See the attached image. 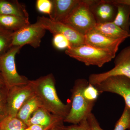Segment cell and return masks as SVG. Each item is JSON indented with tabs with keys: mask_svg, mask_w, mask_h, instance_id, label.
<instances>
[{
	"mask_svg": "<svg viewBox=\"0 0 130 130\" xmlns=\"http://www.w3.org/2000/svg\"><path fill=\"white\" fill-rule=\"evenodd\" d=\"M29 83L42 106L64 120L70 112L71 103L65 104L59 98L53 75L48 74L35 80H30Z\"/></svg>",
	"mask_w": 130,
	"mask_h": 130,
	"instance_id": "1",
	"label": "cell"
},
{
	"mask_svg": "<svg viewBox=\"0 0 130 130\" xmlns=\"http://www.w3.org/2000/svg\"><path fill=\"white\" fill-rule=\"evenodd\" d=\"M89 83L85 79H77L71 90V107L70 112L64 122L77 124L85 119L92 111L94 104L89 102L83 93L84 89Z\"/></svg>",
	"mask_w": 130,
	"mask_h": 130,
	"instance_id": "2",
	"label": "cell"
},
{
	"mask_svg": "<svg viewBox=\"0 0 130 130\" xmlns=\"http://www.w3.org/2000/svg\"><path fill=\"white\" fill-rule=\"evenodd\" d=\"M65 53L86 66H94L99 67H102L116 56V54L111 51L86 44L72 47L66 50Z\"/></svg>",
	"mask_w": 130,
	"mask_h": 130,
	"instance_id": "3",
	"label": "cell"
},
{
	"mask_svg": "<svg viewBox=\"0 0 130 130\" xmlns=\"http://www.w3.org/2000/svg\"><path fill=\"white\" fill-rule=\"evenodd\" d=\"M93 0H81L63 23L85 36L93 29L96 22L91 11Z\"/></svg>",
	"mask_w": 130,
	"mask_h": 130,
	"instance_id": "4",
	"label": "cell"
},
{
	"mask_svg": "<svg viewBox=\"0 0 130 130\" xmlns=\"http://www.w3.org/2000/svg\"><path fill=\"white\" fill-rule=\"evenodd\" d=\"M21 48L11 47L0 57V72L8 89L14 86L27 84L29 82L30 80L26 77L19 74L16 70L15 57Z\"/></svg>",
	"mask_w": 130,
	"mask_h": 130,
	"instance_id": "5",
	"label": "cell"
},
{
	"mask_svg": "<svg viewBox=\"0 0 130 130\" xmlns=\"http://www.w3.org/2000/svg\"><path fill=\"white\" fill-rule=\"evenodd\" d=\"M115 58V67L112 69L106 72L90 74L89 83L95 85L114 76H124L130 79V45L123 49Z\"/></svg>",
	"mask_w": 130,
	"mask_h": 130,
	"instance_id": "6",
	"label": "cell"
},
{
	"mask_svg": "<svg viewBox=\"0 0 130 130\" xmlns=\"http://www.w3.org/2000/svg\"><path fill=\"white\" fill-rule=\"evenodd\" d=\"M36 22L53 35L61 34L64 36L70 41L72 47L85 44V36L63 22L53 21L44 16L38 17Z\"/></svg>",
	"mask_w": 130,
	"mask_h": 130,
	"instance_id": "7",
	"label": "cell"
},
{
	"mask_svg": "<svg viewBox=\"0 0 130 130\" xmlns=\"http://www.w3.org/2000/svg\"><path fill=\"white\" fill-rule=\"evenodd\" d=\"M46 30L36 22L13 32L11 47H23L28 44L34 48L40 46Z\"/></svg>",
	"mask_w": 130,
	"mask_h": 130,
	"instance_id": "8",
	"label": "cell"
},
{
	"mask_svg": "<svg viewBox=\"0 0 130 130\" xmlns=\"http://www.w3.org/2000/svg\"><path fill=\"white\" fill-rule=\"evenodd\" d=\"M101 93L109 92L118 94L124 98L125 105L130 109V79L124 76L107 78L94 85Z\"/></svg>",
	"mask_w": 130,
	"mask_h": 130,
	"instance_id": "9",
	"label": "cell"
},
{
	"mask_svg": "<svg viewBox=\"0 0 130 130\" xmlns=\"http://www.w3.org/2000/svg\"><path fill=\"white\" fill-rule=\"evenodd\" d=\"M35 95L29 83L26 85L14 86L8 89V116L16 117L19 110L25 102Z\"/></svg>",
	"mask_w": 130,
	"mask_h": 130,
	"instance_id": "10",
	"label": "cell"
},
{
	"mask_svg": "<svg viewBox=\"0 0 130 130\" xmlns=\"http://www.w3.org/2000/svg\"><path fill=\"white\" fill-rule=\"evenodd\" d=\"M90 8L96 23L113 22L117 8L112 0H93Z\"/></svg>",
	"mask_w": 130,
	"mask_h": 130,
	"instance_id": "11",
	"label": "cell"
},
{
	"mask_svg": "<svg viewBox=\"0 0 130 130\" xmlns=\"http://www.w3.org/2000/svg\"><path fill=\"white\" fill-rule=\"evenodd\" d=\"M125 39H112L93 30L85 35V44L111 51L116 54L120 45Z\"/></svg>",
	"mask_w": 130,
	"mask_h": 130,
	"instance_id": "12",
	"label": "cell"
},
{
	"mask_svg": "<svg viewBox=\"0 0 130 130\" xmlns=\"http://www.w3.org/2000/svg\"><path fill=\"white\" fill-rule=\"evenodd\" d=\"M64 121V119L59 116L51 114L43 107H41L37 109L27 122V126L33 125L41 126L48 130L57 123Z\"/></svg>",
	"mask_w": 130,
	"mask_h": 130,
	"instance_id": "13",
	"label": "cell"
},
{
	"mask_svg": "<svg viewBox=\"0 0 130 130\" xmlns=\"http://www.w3.org/2000/svg\"><path fill=\"white\" fill-rule=\"evenodd\" d=\"M53 8L49 18L56 22H63L81 0H51Z\"/></svg>",
	"mask_w": 130,
	"mask_h": 130,
	"instance_id": "14",
	"label": "cell"
},
{
	"mask_svg": "<svg viewBox=\"0 0 130 130\" xmlns=\"http://www.w3.org/2000/svg\"><path fill=\"white\" fill-rule=\"evenodd\" d=\"M93 30L112 39H125L130 37V33L123 30L113 22L96 23Z\"/></svg>",
	"mask_w": 130,
	"mask_h": 130,
	"instance_id": "15",
	"label": "cell"
},
{
	"mask_svg": "<svg viewBox=\"0 0 130 130\" xmlns=\"http://www.w3.org/2000/svg\"><path fill=\"white\" fill-rule=\"evenodd\" d=\"M0 15H11L29 18L25 6L18 1L0 0Z\"/></svg>",
	"mask_w": 130,
	"mask_h": 130,
	"instance_id": "16",
	"label": "cell"
},
{
	"mask_svg": "<svg viewBox=\"0 0 130 130\" xmlns=\"http://www.w3.org/2000/svg\"><path fill=\"white\" fill-rule=\"evenodd\" d=\"M30 24L29 18L11 15H0V26L6 30L16 32Z\"/></svg>",
	"mask_w": 130,
	"mask_h": 130,
	"instance_id": "17",
	"label": "cell"
},
{
	"mask_svg": "<svg viewBox=\"0 0 130 130\" xmlns=\"http://www.w3.org/2000/svg\"><path fill=\"white\" fill-rule=\"evenodd\" d=\"M41 107H43L41 103L35 95L25 102L18 112L16 117L26 125L32 114Z\"/></svg>",
	"mask_w": 130,
	"mask_h": 130,
	"instance_id": "18",
	"label": "cell"
},
{
	"mask_svg": "<svg viewBox=\"0 0 130 130\" xmlns=\"http://www.w3.org/2000/svg\"><path fill=\"white\" fill-rule=\"evenodd\" d=\"M114 3L117 6V11L113 22L123 30L130 33V6Z\"/></svg>",
	"mask_w": 130,
	"mask_h": 130,
	"instance_id": "19",
	"label": "cell"
},
{
	"mask_svg": "<svg viewBox=\"0 0 130 130\" xmlns=\"http://www.w3.org/2000/svg\"><path fill=\"white\" fill-rule=\"evenodd\" d=\"M27 127L16 117L7 116L0 121L1 130H25Z\"/></svg>",
	"mask_w": 130,
	"mask_h": 130,
	"instance_id": "20",
	"label": "cell"
},
{
	"mask_svg": "<svg viewBox=\"0 0 130 130\" xmlns=\"http://www.w3.org/2000/svg\"><path fill=\"white\" fill-rule=\"evenodd\" d=\"M13 33L5 29L0 31V57L11 48Z\"/></svg>",
	"mask_w": 130,
	"mask_h": 130,
	"instance_id": "21",
	"label": "cell"
},
{
	"mask_svg": "<svg viewBox=\"0 0 130 130\" xmlns=\"http://www.w3.org/2000/svg\"><path fill=\"white\" fill-rule=\"evenodd\" d=\"M130 126V109L125 105L120 118L116 122L113 130H126Z\"/></svg>",
	"mask_w": 130,
	"mask_h": 130,
	"instance_id": "22",
	"label": "cell"
},
{
	"mask_svg": "<svg viewBox=\"0 0 130 130\" xmlns=\"http://www.w3.org/2000/svg\"><path fill=\"white\" fill-rule=\"evenodd\" d=\"M53 43L55 47L59 50H66L72 47L70 41L66 37L61 34L53 35Z\"/></svg>",
	"mask_w": 130,
	"mask_h": 130,
	"instance_id": "23",
	"label": "cell"
},
{
	"mask_svg": "<svg viewBox=\"0 0 130 130\" xmlns=\"http://www.w3.org/2000/svg\"><path fill=\"white\" fill-rule=\"evenodd\" d=\"M8 89L6 87L0 88V121L8 116Z\"/></svg>",
	"mask_w": 130,
	"mask_h": 130,
	"instance_id": "24",
	"label": "cell"
},
{
	"mask_svg": "<svg viewBox=\"0 0 130 130\" xmlns=\"http://www.w3.org/2000/svg\"><path fill=\"white\" fill-rule=\"evenodd\" d=\"M83 93L86 100L94 104L95 103L100 94L96 88L89 83L84 89Z\"/></svg>",
	"mask_w": 130,
	"mask_h": 130,
	"instance_id": "25",
	"label": "cell"
},
{
	"mask_svg": "<svg viewBox=\"0 0 130 130\" xmlns=\"http://www.w3.org/2000/svg\"><path fill=\"white\" fill-rule=\"evenodd\" d=\"M36 6L38 11L49 16L53 8V3L51 0H37Z\"/></svg>",
	"mask_w": 130,
	"mask_h": 130,
	"instance_id": "26",
	"label": "cell"
},
{
	"mask_svg": "<svg viewBox=\"0 0 130 130\" xmlns=\"http://www.w3.org/2000/svg\"><path fill=\"white\" fill-rule=\"evenodd\" d=\"M66 128L68 130H91L87 118L82 120L78 124L66 126Z\"/></svg>",
	"mask_w": 130,
	"mask_h": 130,
	"instance_id": "27",
	"label": "cell"
},
{
	"mask_svg": "<svg viewBox=\"0 0 130 130\" xmlns=\"http://www.w3.org/2000/svg\"><path fill=\"white\" fill-rule=\"evenodd\" d=\"M91 130H104L101 128L100 124L95 116L91 113L87 118Z\"/></svg>",
	"mask_w": 130,
	"mask_h": 130,
	"instance_id": "28",
	"label": "cell"
},
{
	"mask_svg": "<svg viewBox=\"0 0 130 130\" xmlns=\"http://www.w3.org/2000/svg\"><path fill=\"white\" fill-rule=\"evenodd\" d=\"M64 121L59 122L54 125L50 130H68L66 126L64 125Z\"/></svg>",
	"mask_w": 130,
	"mask_h": 130,
	"instance_id": "29",
	"label": "cell"
},
{
	"mask_svg": "<svg viewBox=\"0 0 130 130\" xmlns=\"http://www.w3.org/2000/svg\"><path fill=\"white\" fill-rule=\"evenodd\" d=\"M25 130H48L44 127L41 126L33 125L28 126Z\"/></svg>",
	"mask_w": 130,
	"mask_h": 130,
	"instance_id": "30",
	"label": "cell"
},
{
	"mask_svg": "<svg viewBox=\"0 0 130 130\" xmlns=\"http://www.w3.org/2000/svg\"><path fill=\"white\" fill-rule=\"evenodd\" d=\"M115 3L124 4L130 6V0H112Z\"/></svg>",
	"mask_w": 130,
	"mask_h": 130,
	"instance_id": "31",
	"label": "cell"
},
{
	"mask_svg": "<svg viewBox=\"0 0 130 130\" xmlns=\"http://www.w3.org/2000/svg\"><path fill=\"white\" fill-rule=\"evenodd\" d=\"M6 87L5 82H4V80H3L2 74L0 72V88H3V87Z\"/></svg>",
	"mask_w": 130,
	"mask_h": 130,
	"instance_id": "32",
	"label": "cell"
},
{
	"mask_svg": "<svg viewBox=\"0 0 130 130\" xmlns=\"http://www.w3.org/2000/svg\"><path fill=\"white\" fill-rule=\"evenodd\" d=\"M5 29H3L2 28L1 26H0V31L2 30H3Z\"/></svg>",
	"mask_w": 130,
	"mask_h": 130,
	"instance_id": "33",
	"label": "cell"
},
{
	"mask_svg": "<svg viewBox=\"0 0 130 130\" xmlns=\"http://www.w3.org/2000/svg\"><path fill=\"white\" fill-rule=\"evenodd\" d=\"M128 130H130V126L129 128V129H128Z\"/></svg>",
	"mask_w": 130,
	"mask_h": 130,
	"instance_id": "34",
	"label": "cell"
},
{
	"mask_svg": "<svg viewBox=\"0 0 130 130\" xmlns=\"http://www.w3.org/2000/svg\"><path fill=\"white\" fill-rule=\"evenodd\" d=\"M0 130H1V128H0Z\"/></svg>",
	"mask_w": 130,
	"mask_h": 130,
	"instance_id": "35",
	"label": "cell"
}]
</instances>
